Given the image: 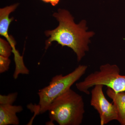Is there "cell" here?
<instances>
[{
	"label": "cell",
	"instance_id": "obj_12",
	"mask_svg": "<svg viewBox=\"0 0 125 125\" xmlns=\"http://www.w3.org/2000/svg\"><path fill=\"white\" fill-rule=\"evenodd\" d=\"M41 0L42 1L45 3H49L50 2V0Z\"/></svg>",
	"mask_w": 125,
	"mask_h": 125
},
{
	"label": "cell",
	"instance_id": "obj_2",
	"mask_svg": "<svg viewBox=\"0 0 125 125\" xmlns=\"http://www.w3.org/2000/svg\"><path fill=\"white\" fill-rule=\"evenodd\" d=\"M48 111L52 122L60 125H80L85 113L83 99L70 88L53 101Z\"/></svg>",
	"mask_w": 125,
	"mask_h": 125
},
{
	"label": "cell",
	"instance_id": "obj_7",
	"mask_svg": "<svg viewBox=\"0 0 125 125\" xmlns=\"http://www.w3.org/2000/svg\"><path fill=\"white\" fill-rule=\"evenodd\" d=\"M106 93L116 107L117 121L121 125H125V92L116 93L111 89L107 88Z\"/></svg>",
	"mask_w": 125,
	"mask_h": 125
},
{
	"label": "cell",
	"instance_id": "obj_3",
	"mask_svg": "<svg viewBox=\"0 0 125 125\" xmlns=\"http://www.w3.org/2000/svg\"><path fill=\"white\" fill-rule=\"evenodd\" d=\"M88 68L86 65H80L66 75L61 74L53 77L49 85L39 90V103L37 114H43L48 111L53 101L71 88L85 74Z\"/></svg>",
	"mask_w": 125,
	"mask_h": 125
},
{
	"label": "cell",
	"instance_id": "obj_4",
	"mask_svg": "<svg viewBox=\"0 0 125 125\" xmlns=\"http://www.w3.org/2000/svg\"><path fill=\"white\" fill-rule=\"evenodd\" d=\"M120 72L116 65H102L99 70L90 74L75 86L79 91L87 94H89L90 88L97 84L106 86L116 93L125 92V75H121Z\"/></svg>",
	"mask_w": 125,
	"mask_h": 125
},
{
	"label": "cell",
	"instance_id": "obj_8",
	"mask_svg": "<svg viewBox=\"0 0 125 125\" xmlns=\"http://www.w3.org/2000/svg\"><path fill=\"white\" fill-rule=\"evenodd\" d=\"M12 52V47L8 41L0 38V55L9 57Z\"/></svg>",
	"mask_w": 125,
	"mask_h": 125
},
{
	"label": "cell",
	"instance_id": "obj_9",
	"mask_svg": "<svg viewBox=\"0 0 125 125\" xmlns=\"http://www.w3.org/2000/svg\"><path fill=\"white\" fill-rule=\"evenodd\" d=\"M18 93H12L7 95H0V105H13L15 102Z\"/></svg>",
	"mask_w": 125,
	"mask_h": 125
},
{
	"label": "cell",
	"instance_id": "obj_6",
	"mask_svg": "<svg viewBox=\"0 0 125 125\" xmlns=\"http://www.w3.org/2000/svg\"><path fill=\"white\" fill-rule=\"evenodd\" d=\"M23 110L21 105H0V125H19L20 121L17 114Z\"/></svg>",
	"mask_w": 125,
	"mask_h": 125
},
{
	"label": "cell",
	"instance_id": "obj_10",
	"mask_svg": "<svg viewBox=\"0 0 125 125\" xmlns=\"http://www.w3.org/2000/svg\"><path fill=\"white\" fill-rule=\"evenodd\" d=\"M11 61L9 57L0 55V73L8 71Z\"/></svg>",
	"mask_w": 125,
	"mask_h": 125
},
{
	"label": "cell",
	"instance_id": "obj_11",
	"mask_svg": "<svg viewBox=\"0 0 125 125\" xmlns=\"http://www.w3.org/2000/svg\"><path fill=\"white\" fill-rule=\"evenodd\" d=\"M60 0H50V3L52 6H55L58 4Z\"/></svg>",
	"mask_w": 125,
	"mask_h": 125
},
{
	"label": "cell",
	"instance_id": "obj_1",
	"mask_svg": "<svg viewBox=\"0 0 125 125\" xmlns=\"http://www.w3.org/2000/svg\"><path fill=\"white\" fill-rule=\"evenodd\" d=\"M53 16L59 22V25L53 30H48L45 34L49 38L46 41L45 49H47L53 42H56L62 47L71 48L76 54L78 62L80 61L89 51L90 38L94 34L93 31L87 32L86 21H81L78 24L68 10L59 9Z\"/></svg>",
	"mask_w": 125,
	"mask_h": 125
},
{
	"label": "cell",
	"instance_id": "obj_5",
	"mask_svg": "<svg viewBox=\"0 0 125 125\" xmlns=\"http://www.w3.org/2000/svg\"><path fill=\"white\" fill-rule=\"evenodd\" d=\"M104 85L97 84L94 86L91 92L90 105L98 112L101 125L108 124L118 118L117 111L113 103L106 98L104 93Z\"/></svg>",
	"mask_w": 125,
	"mask_h": 125
}]
</instances>
